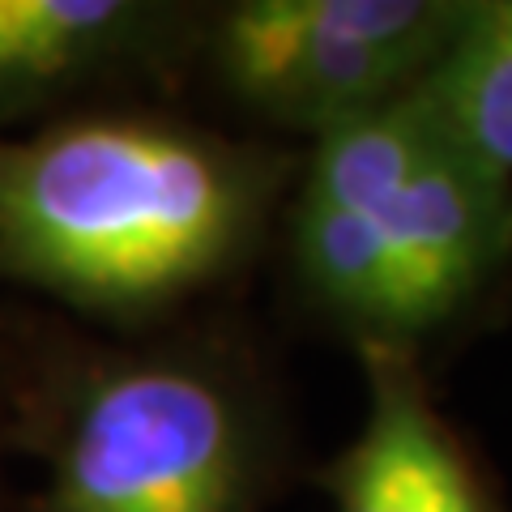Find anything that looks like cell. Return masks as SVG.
Masks as SVG:
<instances>
[{
	"label": "cell",
	"mask_w": 512,
	"mask_h": 512,
	"mask_svg": "<svg viewBox=\"0 0 512 512\" xmlns=\"http://www.w3.org/2000/svg\"><path fill=\"white\" fill-rule=\"evenodd\" d=\"M278 171L201 128L94 116L0 141V269L99 312H150L239 261Z\"/></svg>",
	"instance_id": "1"
},
{
	"label": "cell",
	"mask_w": 512,
	"mask_h": 512,
	"mask_svg": "<svg viewBox=\"0 0 512 512\" xmlns=\"http://www.w3.org/2000/svg\"><path fill=\"white\" fill-rule=\"evenodd\" d=\"M261 436L210 363L137 355L69 397L43 512H252Z\"/></svg>",
	"instance_id": "3"
},
{
	"label": "cell",
	"mask_w": 512,
	"mask_h": 512,
	"mask_svg": "<svg viewBox=\"0 0 512 512\" xmlns=\"http://www.w3.org/2000/svg\"><path fill=\"white\" fill-rule=\"evenodd\" d=\"M466 9L470 0H244L214 26V69L248 111L320 137L406 99Z\"/></svg>",
	"instance_id": "4"
},
{
	"label": "cell",
	"mask_w": 512,
	"mask_h": 512,
	"mask_svg": "<svg viewBox=\"0 0 512 512\" xmlns=\"http://www.w3.org/2000/svg\"><path fill=\"white\" fill-rule=\"evenodd\" d=\"M410 103L457 158L512 184V0H470Z\"/></svg>",
	"instance_id": "7"
},
{
	"label": "cell",
	"mask_w": 512,
	"mask_h": 512,
	"mask_svg": "<svg viewBox=\"0 0 512 512\" xmlns=\"http://www.w3.org/2000/svg\"><path fill=\"white\" fill-rule=\"evenodd\" d=\"M367 419L329 470L338 512H495L453 427L431 406L410 350L363 342Z\"/></svg>",
	"instance_id": "5"
},
{
	"label": "cell",
	"mask_w": 512,
	"mask_h": 512,
	"mask_svg": "<svg viewBox=\"0 0 512 512\" xmlns=\"http://www.w3.org/2000/svg\"><path fill=\"white\" fill-rule=\"evenodd\" d=\"M175 9L141 0H0V124L146 64Z\"/></svg>",
	"instance_id": "6"
},
{
	"label": "cell",
	"mask_w": 512,
	"mask_h": 512,
	"mask_svg": "<svg viewBox=\"0 0 512 512\" xmlns=\"http://www.w3.org/2000/svg\"><path fill=\"white\" fill-rule=\"evenodd\" d=\"M508 252L512 184L457 158L410 94L316 137L295 261L359 342L410 350L466 308Z\"/></svg>",
	"instance_id": "2"
}]
</instances>
